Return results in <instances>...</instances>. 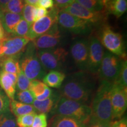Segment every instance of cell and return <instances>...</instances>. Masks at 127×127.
Wrapping results in <instances>:
<instances>
[{
    "instance_id": "cell-33",
    "label": "cell",
    "mask_w": 127,
    "mask_h": 127,
    "mask_svg": "<svg viewBox=\"0 0 127 127\" xmlns=\"http://www.w3.org/2000/svg\"><path fill=\"white\" fill-rule=\"evenodd\" d=\"M35 7H34V6L25 4L24 7L23 12H22V16H23V19L30 25H31L34 22V11Z\"/></svg>"
},
{
    "instance_id": "cell-38",
    "label": "cell",
    "mask_w": 127,
    "mask_h": 127,
    "mask_svg": "<svg viewBox=\"0 0 127 127\" xmlns=\"http://www.w3.org/2000/svg\"><path fill=\"white\" fill-rule=\"evenodd\" d=\"M75 0H54L55 7H56L59 10H61L72 4L73 2H75Z\"/></svg>"
},
{
    "instance_id": "cell-31",
    "label": "cell",
    "mask_w": 127,
    "mask_h": 127,
    "mask_svg": "<svg viewBox=\"0 0 127 127\" xmlns=\"http://www.w3.org/2000/svg\"><path fill=\"white\" fill-rule=\"evenodd\" d=\"M35 112H32L16 117V124L18 127H31Z\"/></svg>"
},
{
    "instance_id": "cell-44",
    "label": "cell",
    "mask_w": 127,
    "mask_h": 127,
    "mask_svg": "<svg viewBox=\"0 0 127 127\" xmlns=\"http://www.w3.org/2000/svg\"><path fill=\"white\" fill-rule=\"evenodd\" d=\"M2 41H0V61H1V56L2 54Z\"/></svg>"
},
{
    "instance_id": "cell-43",
    "label": "cell",
    "mask_w": 127,
    "mask_h": 127,
    "mask_svg": "<svg viewBox=\"0 0 127 127\" xmlns=\"http://www.w3.org/2000/svg\"><path fill=\"white\" fill-rule=\"evenodd\" d=\"M11 0H0V9L3 7H4Z\"/></svg>"
},
{
    "instance_id": "cell-45",
    "label": "cell",
    "mask_w": 127,
    "mask_h": 127,
    "mask_svg": "<svg viewBox=\"0 0 127 127\" xmlns=\"http://www.w3.org/2000/svg\"><path fill=\"white\" fill-rule=\"evenodd\" d=\"M1 16H2V11H1V9H0V20H1Z\"/></svg>"
},
{
    "instance_id": "cell-3",
    "label": "cell",
    "mask_w": 127,
    "mask_h": 127,
    "mask_svg": "<svg viewBox=\"0 0 127 127\" xmlns=\"http://www.w3.org/2000/svg\"><path fill=\"white\" fill-rule=\"evenodd\" d=\"M50 114L51 117L58 115L71 117L87 124L91 118V108L89 105L61 96Z\"/></svg>"
},
{
    "instance_id": "cell-30",
    "label": "cell",
    "mask_w": 127,
    "mask_h": 127,
    "mask_svg": "<svg viewBox=\"0 0 127 127\" xmlns=\"http://www.w3.org/2000/svg\"><path fill=\"white\" fill-rule=\"evenodd\" d=\"M15 100L18 102L28 105H32L35 100V98L30 90L17 91L15 93Z\"/></svg>"
},
{
    "instance_id": "cell-6",
    "label": "cell",
    "mask_w": 127,
    "mask_h": 127,
    "mask_svg": "<svg viewBox=\"0 0 127 127\" xmlns=\"http://www.w3.org/2000/svg\"><path fill=\"white\" fill-rule=\"evenodd\" d=\"M123 60V59L108 51H104L97 72L100 81H106L112 84L115 82L120 73Z\"/></svg>"
},
{
    "instance_id": "cell-46",
    "label": "cell",
    "mask_w": 127,
    "mask_h": 127,
    "mask_svg": "<svg viewBox=\"0 0 127 127\" xmlns=\"http://www.w3.org/2000/svg\"><path fill=\"white\" fill-rule=\"evenodd\" d=\"M1 91H0V94H1Z\"/></svg>"
},
{
    "instance_id": "cell-41",
    "label": "cell",
    "mask_w": 127,
    "mask_h": 127,
    "mask_svg": "<svg viewBox=\"0 0 127 127\" xmlns=\"http://www.w3.org/2000/svg\"><path fill=\"white\" fill-rule=\"evenodd\" d=\"M6 38H7L6 37V32L3 28L1 20H0V41L4 40Z\"/></svg>"
},
{
    "instance_id": "cell-12",
    "label": "cell",
    "mask_w": 127,
    "mask_h": 127,
    "mask_svg": "<svg viewBox=\"0 0 127 127\" xmlns=\"http://www.w3.org/2000/svg\"><path fill=\"white\" fill-rule=\"evenodd\" d=\"M63 34L58 24H55L50 31L32 41L37 50H47L59 47L63 41Z\"/></svg>"
},
{
    "instance_id": "cell-28",
    "label": "cell",
    "mask_w": 127,
    "mask_h": 127,
    "mask_svg": "<svg viewBox=\"0 0 127 127\" xmlns=\"http://www.w3.org/2000/svg\"><path fill=\"white\" fill-rule=\"evenodd\" d=\"M0 127H18L15 117L10 111L0 115Z\"/></svg>"
},
{
    "instance_id": "cell-27",
    "label": "cell",
    "mask_w": 127,
    "mask_h": 127,
    "mask_svg": "<svg viewBox=\"0 0 127 127\" xmlns=\"http://www.w3.org/2000/svg\"><path fill=\"white\" fill-rule=\"evenodd\" d=\"M31 25L28 23L25 20L22 18L14 28L12 34L14 36L25 37L29 32Z\"/></svg>"
},
{
    "instance_id": "cell-24",
    "label": "cell",
    "mask_w": 127,
    "mask_h": 127,
    "mask_svg": "<svg viewBox=\"0 0 127 127\" xmlns=\"http://www.w3.org/2000/svg\"><path fill=\"white\" fill-rule=\"evenodd\" d=\"M19 58L17 57H8L0 61L1 70L7 73H11L18 75L21 71Z\"/></svg>"
},
{
    "instance_id": "cell-2",
    "label": "cell",
    "mask_w": 127,
    "mask_h": 127,
    "mask_svg": "<svg viewBox=\"0 0 127 127\" xmlns=\"http://www.w3.org/2000/svg\"><path fill=\"white\" fill-rule=\"evenodd\" d=\"M112 84L108 82L100 81L92 99L90 119L107 123L112 122L111 94Z\"/></svg>"
},
{
    "instance_id": "cell-8",
    "label": "cell",
    "mask_w": 127,
    "mask_h": 127,
    "mask_svg": "<svg viewBox=\"0 0 127 127\" xmlns=\"http://www.w3.org/2000/svg\"><path fill=\"white\" fill-rule=\"evenodd\" d=\"M57 24L61 28L76 34H84L91 30L92 24L63 11H58Z\"/></svg>"
},
{
    "instance_id": "cell-14",
    "label": "cell",
    "mask_w": 127,
    "mask_h": 127,
    "mask_svg": "<svg viewBox=\"0 0 127 127\" xmlns=\"http://www.w3.org/2000/svg\"><path fill=\"white\" fill-rule=\"evenodd\" d=\"M30 42L25 37L13 36L6 38L2 41V54L1 60L8 57L20 58L25 51L27 45Z\"/></svg>"
},
{
    "instance_id": "cell-11",
    "label": "cell",
    "mask_w": 127,
    "mask_h": 127,
    "mask_svg": "<svg viewBox=\"0 0 127 127\" xmlns=\"http://www.w3.org/2000/svg\"><path fill=\"white\" fill-rule=\"evenodd\" d=\"M104 53V47L97 36H93L89 39L88 61L87 72L93 75L97 74Z\"/></svg>"
},
{
    "instance_id": "cell-35",
    "label": "cell",
    "mask_w": 127,
    "mask_h": 127,
    "mask_svg": "<svg viewBox=\"0 0 127 127\" xmlns=\"http://www.w3.org/2000/svg\"><path fill=\"white\" fill-rule=\"evenodd\" d=\"M9 102H10V99L5 94L1 93L0 94V115L10 111Z\"/></svg>"
},
{
    "instance_id": "cell-32",
    "label": "cell",
    "mask_w": 127,
    "mask_h": 127,
    "mask_svg": "<svg viewBox=\"0 0 127 127\" xmlns=\"http://www.w3.org/2000/svg\"><path fill=\"white\" fill-rule=\"evenodd\" d=\"M115 83L118 84L120 86L127 88V59L123 60L122 62L120 73Z\"/></svg>"
},
{
    "instance_id": "cell-21",
    "label": "cell",
    "mask_w": 127,
    "mask_h": 127,
    "mask_svg": "<svg viewBox=\"0 0 127 127\" xmlns=\"http://www.w3.org/2000/svg\"><path fill=\"white\" fill-rule=\"evenodd\" d=\"M22 18H23L21 14L2 11L1 21L5 32L12 34L15 27Z\"/></svg>"
},
{
    "instance_id": "cell-18",
    "label": "cell",
    "mask_w": 127,
    "mask_h": 127,
    "mask_svg": "<svg viewBox=\"0 0 127 127\" xmlns=\"http://www.w3.org/2000/svg\"><path fill=\"white\" fill-rule=\"evenodd\" d=\"M29 90L35 99L42 101L51 96L52 90L40 80H32Z\"/></svg>"
},
{
    "instance_id": "cell-37",
    "label": "cell",
    "mask_w": 127,
    "mask_h": 127,
    "mask_svg": "<svg viewBox=\"0 0 127 127\" xmlns=\"http://www.w3.org/2000/svg\"><path fill=\"white\" fill-rule=\"evenodd\" d=\"M111 123H107L90 119L86 124V127H111Z\"/></svg>"
},
{
    "instance_id": "cell-26",
    "label": "cell",
    "mask_w": 127,
    "mask_h": 127,
    "mask_svg": "<svg viewBox=\"0 0 127 127\" xmlns=\"http://www.w3.org/2000/svg\"><path fill=\"white\" fill-rule=\"evenodd\" d=\"M75 2L93 12L104 11L102 0H75Z\"/></svg>"
},
{
    "instance_id": "cell-42",
    "label": "cell",
    "mask_w": 127,
    "mask_h": 127,
    "mask_svg": "<svg viewBox=\"0 0 127 127\" xmlns=\"http://www.w3.org/2000/svg\"><path fill=\"white\" fill-rule=\"evenodd\" d=\"M24 1L26 4L34 6V7H37L38 0H24Z\"/></svg>"
},
{
    "instance_id": "cell-22",
    "label": "cell",
    "mask_w": 127,
    "mask_h": 127,
    "mask_svg": "<svg viewBox=\"0 0 127 127\" xmlns=\"http://www.w3.org/2000/svg\"><path fill=\"white\" fill-rule=\"evenodd\" d=\"M65 77V74L61 71H50L42 78V82L48 87L60 88Z\"/></svg>"
},
{
    "instance_id": "cell-9",
    "label": "cell",
    "mask_w": 127,
    "mask_h": 127,
    "mask_svg": "<svg viewBox=\"0 0 127 127\" xmlns=\"http://www.w3.org/2000/svg\"><path fill=\"white\" fill-rule=\"evenodd\" d=\"M59 9L54 7L49 11L45 17H42L34 22L30 27L26 38L30 41H33L51 29L57 23V14Z\"/></svg>"
},
{
    "instance_id": "cell-5",
    "label": "cell",
    "mask_w": 127,
    "mask_h": 127,
    "mask_svg": "<svg viewBox=\"0 0 127 127\" xmlns=\"http://www.w3.org/2000/svg\"><path fill=\"white\" fill-rule=\"evenodd\" d=\"M98 38L108 51L117 55L121 59H127L123 36L114 31L110 27L104 25L101 30Z\"/></svg>"
},
{
    "instance_id": "cell-23",
    "label": "cell",
    "mask_w": 127,
    "mask_h": 127,
    "mask_svg": "<svg viewBox=\"0 0 127 127\" xmlns=\"http://www.w3.org/2000/svg\"><path fill=\"white\" fill-rule=\"evenodd\" d=\"M9 109H10L11 112L13 114L15 117L32 113V112L36 113L35 109L34 108L32 105L23 104L15 99L10 100Z\"/></svg>"
},
{
    "instance_id": "cell-29",
    "label": "cell",
    "mask_w": 127,
    "mask_h": 127,
    "mask_svg": "<svg viewBox=\"0 0 127 127\" xmlns=\"http://www.w3.org/2000/svg\"><path fill=\"white\" fill-rule=\"evenodd\" d=\"M31 81L24 75L21 70L17 75V80L16 83V92L29 90Z\"/></svg>"
},
{
    "instance_id": "cell-17",
    "label": "cell",
    "mask_w": 127,
    "mask_h": 127,
    "mask_svg": "<svg viewBox=\"0 0 127 127\" xmlns=\"http://www.w3.org/2000/svg\"><path fill=\"white\" fill-rule=\"evenodd\" d=\"M104 11L117 18L121 17L127 9V0H102Z\"/></svg>"
},
{
    "instance_id": "cell-40",
    "label": "cell",
    "mask_w": 127,
    "mask_h": 127,
    "mask_svg": "<svg viewBox=\"0 0 127 127\" xmlns=\"http://www.w3.org/2000/svg\"><path fill=\"white\" fill-rule=\"evenodd\" d=\"M111 127H127V117H122L118 120L112 121Z\"/></svg>"
},
{
    "instance_id": "cell-39",
    "label": "cell",
    "mask_w": 127,
    "mask_h": 127,
    "mask_svg": "<svg viewBox=\"0 0 127 127\" xmlns=\"http://www.w3.org/2000/svg\"><path fill=\"white\" fill-rule=\"evenodd\" d=\"M37 7L51 9L55 7L54 1V0H38Z\"/></svg>"
},
{
    "instance_id": "cell-20",
    "label": "cell",
    "mask_w": 127,
    "mask_h": 127,
    "mask_svg": "<svg viewBox=\"0 0 127 127\" xmlns=\"http://www.w3.org/2000/svg\"><path fill=\"white\" fill-rule=\"evenodd\" d=\"M0 87L9 99H15L16 84L12 80L7 72L1 69L0 70Z\"/></svg>"
},
{
    "instance_id": "cell-34",
    "label": "cell",
    "mask_w": 127,
    "mask_h": 127,
    "mask_svg": "<svg viewBox=\"0 0 127 127\" xmlns=\"http://www.w3.org/2000/svg\"><path fill=\"white\" fill-rule=\"evenodd\" d=\"M47 115L45 114H36L31 127H48Z\"/></svg>"
},
{
    "instance_id": "cell-4",
    "label": "cell",
    "mask_w": 127,
    "mask_h": 127,
    "mask_svg": "<svg viewBox=\"0 0 127 127\" xmlns=\"http://www.w3.org/2000/svg\"><path fill=\"white\" fill-rule=\"evenodd\" d=\"M25 54L20 61L21 70L30 80L42 79L47 71L41 64L37 55V50L31 41L27 45Z\"/></svg>"
},
{
    "instance_id": "cell-1",
    "label": "cell",
    "mask_w": 127,
    "mask_h": 127,
    "mask_svg": "<svg viewBox=\"0 0 127 127\" xmlns=\"http://www.w3.org/2000/svg\"><path fill=\"white\" fill-rule=\"evenodd\" d=\"M93 75L87 71H80L65 77L60 88L61 96L88 105L96 88Z\"/></svg>"
},
{
    "instance_id": "cell-25",
    "label": "cell",
    "mask_w": 127,
    "mask_h": 127,
    "mask_svg": "<svg viewBox=\"0 0 127 127\" xmlns=\"http://www.w3.org/2000/svg\"><path fill=\"white\" fill-rule=\"evenodd\" d=\"M25 4L24 0H11L4 7L1 8V10L2 12H8L22 15Z\"/></svg>"
},
{
    "instance_id": "cell-36",
    "label": "cell",
    "mask_w": 127,
    "mask_h": 127,
    "mask_svg": "<svg viewBox=\"0 0 127 127\" xmlns=\"http://www.w3.org/2000/svg\"><path fill=\"white\" fill-rule=\"evenodd\" d=\"M49 11L47 9H44L43 8L36 7L35 8L34 11V22L35 21L39 20L42 17H45L48 14Z\"/></svg>"
},
{
    "instance_id": "cell-15",
    "label": "cell",
    "mask_w": 127,
    "mask_h": 127,
    "mask_svg": "<svg viewBox=\"0 0 127 127\" xmlns=\"http://www.w3.org/2000/svg\"><path fill=\"white\" fill-rule=\"evenodd\" d=\"M71 56L81 71H87L88 61L89 40L85 39L75 41L71 47Z\"/></svg>"
},
{
    "instance_id": "cell-10",
    "label": "cell",
    "mask_w": 127,
    "mask_h": 127,
    "mask_svg": "<svg viewBox=\"0 0 127 127\" xmlns=\"http://www.w3.org/2000/svg\"><path fill=\"white\" fill-rule=\"evenodd\" d=\"M112 121L121 118L127 107V88L114 82L111 94Z\"/></svg>"
},
{
    "instance_id": "cell-13",
    "label": "cell",
    "mask_w": 127,
    "mask_h": 127,
    "mask_svg": "<svg viewBox=\"0 0 127 127\" xmlns=\"http://www.w3.org/2000/svg\"><path fill=\"white\" fill-rule=\"evenodd\" d=\"M61 11L68 12L82 20L87 21L92 25L101 23L105 18L107 15L105 11L99 12L91 11L76 2H74L72 4L61 9Z\"/></svg>"
},
{
    "instance_id": "cell-16",
    "label": "cell",
    "mask_w": 127,
    "mask_h": 127,
    "mask_svg": "<svg viewBox=\"0 0 127 127\" xmlns=\"http://www.w3.org/2000/svg\"><path fill=\"white\" fill-rule=\"evenodd\" d=\"M61 96L59 92H53L51 96L47 99L42 101L35 99L32 105L35 109L37 114H45L47 115L54 108Z\"/></svg>"
},
{
    "instance_id": "cell-7",
    "label": "cell",
    "mask_w": 127,
    "mask_h": 127,
    "mask_svg": "<svg viewBox=\"0 0 127 127\" xmlns=\"http://www.w3.org/2000/svg\"><path fill=\"white\" fill-rule=\"evenodd\" d=\"M68 51L62 47L37 50V55L46 71H59L65 63Z\"/></svg>"
},
{
    "instance_id": "cell-19",
    "label": "cell",
    "mask_w": 127,
    "mask_h": 127,
    "mask_svg": "<svg viewBox=\"0 0 127 127\" xmlns=\"http://www.w3.org/2000/svg\"><path fill=\"white\" fill-rule=\"evenodd\" d=\"M49 127H86V124L71 117L55 115L51 118Z\"/></svg>"
}]
</instances>
